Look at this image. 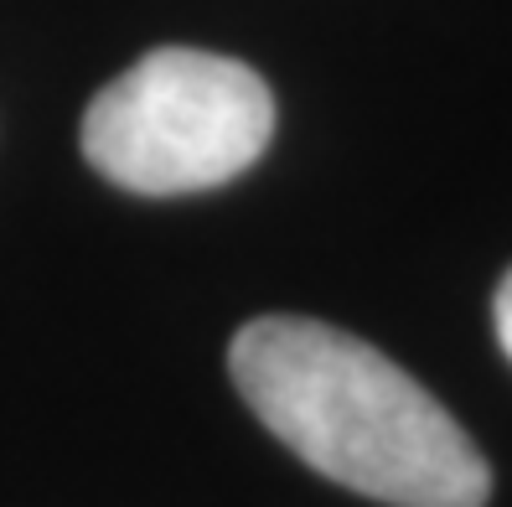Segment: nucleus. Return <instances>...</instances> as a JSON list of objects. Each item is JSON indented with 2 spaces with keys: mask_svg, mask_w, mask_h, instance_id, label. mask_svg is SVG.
Wrapping results in <instances>:
<instances>
[{
  "mask_svg": "<svg viewBox=\"0 0 512 507\" xmlns=\"http://www.w3.org/2000/svg\"><path fill=\"white\" fill-rule=\"evenodd\" d=\"M228 373L264 430L311 471L388 507H487L492 466L450 409L363 337L311 316H259Z\"/></svg>",
  "mask_w": 512,
  "mask_h": 507,
  "instance_id": "nucleus-1",
  "label": "nucleus"
},
{
  "mask_svg": "<svg viewBox=\"0 0 512 507\" xmlns=\"http://www.w3.org/2000/svg\"><path fill=\"white\" fill-rule=\"evenodd\" d=\"M275 135L269 83L238 57L156 47L83 114V156L114 187L182 197L233 182Z\"/></svg>",
  "mask_w": 512,
  "mask_h": 507,
  "instance_id": "nucleus-2",
  "label": "nucleus"
},
{
  "mask_svg": "<svg viewBox=\"0 0 512 507\" xmlns=\"http://www.w3.org/2000/svg\"><path fill=\"white\" fill-rule=\"evenodd\" d=\"M492 321H497V342H502V352L512 357V270H507V275H502V285H497Z\"/></svg>",
  "mask_w": 512,
  "mask_h": 507,
  "instance_id": "nucleus-3",
  "label": "nucleus"
}]
</instances>
